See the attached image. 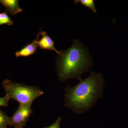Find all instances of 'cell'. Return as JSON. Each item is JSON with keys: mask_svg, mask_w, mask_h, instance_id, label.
<instances>
[{"mask_svg": "<svg viewBox=\"0 0 128 128\" xmlns=\"http://www.w3.org/2000/svg\"></svg>", "mask_w": 128, "mask_h": 128, "instance_id": "cell-13", "label": "cell"}, {"mask_svg": "<svg viewBox=\"0 0 128 128\" xmlns=\"http://www.w3.org/2000/svg\"><path fill=\"white\" fill-rule=\"evenodd\" d=\"M37 43L41 49L54 50L58 55L61 54L60 51L57 50L54 46V42L48 36L45 32H40L37 35Z\"/></svg>", "mask_w": 128, "mask_h": 128, "instance_id": "cell-5", "label": "cell"}, {"mask_svg": "<svg viewBox=\"0 0 128 128\" xmlns=\"http://www.w3.org/2000/svg\"><path fill=\"white\" fill-rule=\"evenodd\" d=\"M9 124V118L0 110V128H5Z\"/></svg>", "mask_w": 128, "mask_h": 128, "instance_id": "cell-10", "label": "cell"}, {"mask_svg": "<svg viewBox=\"0 0 128 128\" xmlns=\"http://www.w3.org/2000/svg\"><path fill=\"white\" fill-rule=\"evenodd\" d=\"M32 103L19 105L13 115L9 118V124L15 128H23L32 114Z\"/></svg>", "mask_w": 128, "mask_h": 128, "instance_id": "cell-4", "label": "cell"}, {"mask_svg": "<svg viewBox=\"0 0 128 128\" xmlns=\"http://www.w3.org/2000/svg\"><path fill=\"white\" fill-rule=\"evenodd\" d=\"M60 52L61 54L56 59V66L58 77L62 82L70 79L80 80L82 75L89 72L92 66L87 48L78 40H74L68 49Z\"/></svg>", "mask_w": 128, "mask_h": 128, "instance_id": "cell-2", "label": "cell"}, {"mask_svg": "<svg viewBox=\"0 0 128 128\" xmlns=\"http://www.w3.org/2000/svg\"><path fill=\"white\" fill-rule=\"evenodd\" d=\"M9 100V98L6 95L3 97L0 98V107L7 106Z\"/></svg>", "mask_w": 128, "mask_h": 128, "instance_id": "cell-11", "label": "cell"}, {"mask_svg": "<svg viewBox=\"0 0 128 128\" xmlns=\"http://www.w3.org/2000/svg\"><path fill=\"white\" fill-rule=\"evenodd\" d=\"M13 24V21L9 17L6 12L0 13V26L2 25L11 26Z\"/></svg>", "mask_w": 128, "mask_h": 128, "instance_id": "cell-9", "label": "cell"}, {"mask_svg": "<svg viewBox=\"0 0 128 128\" xmlns=\"http://www.w3.org/2000/svg\"><path fill=\"white\" fill-rule=\"evenodd\" d=\"M2 86L6 96L10 99L17 101L19 105L32 103L44 94V92L39 87L12 82L9 80H4Z\"/></svg>", "mask_w": 128, "mask_h": 128, "instance_id": "cell-3", "label": "cell"}, {"mask_svg": "<svg viewBox=\"0 0 128 128\" xmlns=\"http://www.w3.org/2000/svg\"><path fill=\"white\" fill-rule=\"evenodd\" d=\"M61 120V118L58 117L55 122L52 125L48 127H46L44 128H60V121Z\"/></svg>", "mask_w": 128, "mask_h": 128, "instance_id": "cell-12", "label": "cell"}, {"mask_svg": "<svg viewBox=\"0 0 128 128\" xmlns=\"http://www.w3.org/2000/svg\"><path fill=\"white\" fill-rule=\"evenodd\" d=\"M73 87L65 89V106L75 113L81 114L89 110L98 98L102 96V88L105 82L100 73L92 72L89 77L80 80Z\"/></svg>", "mask_w": 128, "mask_h": 128, "instance_id": "cell-1", "label": "cell"}, {"mask_svg": "<svg viewBox=\"0 0 128 128\" xmlns=\"http://www.w3.org/2000/svg\"><path fill=\"white\" fill-rule=\"evenodd\" d=\"M0 3L12 16H15L23 11V9L19 6L18 0H0Z\"/></svg>", "mask_w": 128, "mask_h": 128, "instance_id": "cell-6", "label": "cell"}, {"mask_svg": "<svg viewBox=\"0 0 128 128\" xmlns=\"http://www.w3.org/2000/svg\"><path fill=\"white\" fill-rule=\"evenodd\" d=\"M38 47L37 43V39L33 41L32 43L25 46L20 50L15 53L16 57H26L34 54Z\"/></svg>", "mask_w": 128, "mask_h": 128, "instance_id": "cell-7", "label": "cell"}, {"mask_svg": "<svg viewBox=\"0 0 128 128\" xmlns=\"http://www.w3.org/2000/svg\"><path fill=\"white\" fill-rule=\"evenodd\" d=\"M74 2L75 4H81L82 6L91 9L94 13L96 12L94 1L93 0H76L74 1Z\"/></svg>", "mask_w": 128, "mask_h": 128, "instance_id": "cell-8", "label": "cell"}]
</instances>
